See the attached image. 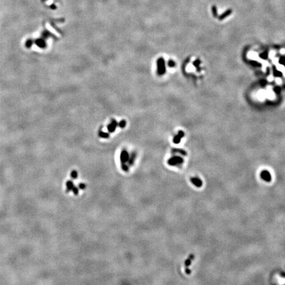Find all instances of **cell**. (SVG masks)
Returning <instances> with one entry per match:
<instances>
[{
    "instance_id": "obj_4",
    "label": "cell",
    "mask_w": 285,
    "mask_h": 285,
    "mask_svg": "<svg viewBox=\"0 0 285 285\" xmlns=\"http://www.w3.org/2000/svg\"><path fill=\"white\" fill-rule=\"evenodd\" d=\"M185 135V133L183 131H179L178 133V134L176 135H175L173 138V142L174 144H179L181 141L182 139L184 137Z\"/></svg>"
},
{
    "instance_id": "obj_12",
    "label": "cell",
    "mask_w": 285,
    "mask_h": 285,
    "mask_svg": "<svg viewBox=\"0 0 285 285\" xmlns=\"http://www.w3.org/2000/svg\"><path fill=\"white\" fill-rule=\"evenodd\" d=\"M98 135H99V136H100V137H102V138L108 139L109 137L108 133H106V132H104V131H99Z\"/></svg>"
},
{
    "instance_id": "obj_13",
    "label": "cell",
    "mask_w": 285,
    "mask_h": 285,
    "mask_svg": "<svg viewBox=\"0 0 285 285\" xmlns=\"http://www.w3.org/2000/svg\"><path fill=\"white\" fill-rule=\"evenodd\" d=\"M250 64L251 65L254 66V67H261V64L260 63H259V62H256V61H251L250 62Z\"/></svg>"
},
{
    "instance_id": "obj_14",
    "label": "cell",
    "mask_w": 285,
    "mask_h": 285,
    "mask_svg": "<svg viewBox=\"0 0 285 285\" xmlns=\"http://www.w3.org/2000/svg\"><path fill=\"white\" fill-rule=\"evenodd\" d=\"M118 125L120 128H124L126 125V122L125 120H122L119 123H118Z\"/></svg>"
},
{
    "instance_id": "obj_10",
    "label": "cell",
    "mask_w": 285,
    "mask_h": 285,
    "mask_svg": "<svg viewBox=\"0 0 285 285\" xmlns=\"http://www.w3.org/2000/svg\"><path fill=\"white\" fill-rule=\"evenodd\" d=\"M136 158V154L135 152H133V153L131 154V155L130 157H129V159H128V162H129V164L130 165H132L133 164V162H134V160Z\"/></svg>"
},
{
    "instance_id": "obj_6",
    "label": "cell",
    "mask_w": 285,
    "mask_h": 285,
    "mask_svg": "<svg viewBox=\"0 0 285 285\" xmlns=\"http://www.w3.org/2000/svg\"><path fill=\"white\" fill-rule=\"evenodd\" d=\"M129 157V155H128V152L125 150H123V151H122L120 155V160L122 163H125L127 161H128Z\"/></svg>"
},
{
    "instance_id": "obj_20",
    "label": "cell",
    "mask_w": 285,
    "mask_h": 285,
    "mask_svg": "<svg viewBox=\"0 0 285 285\" xmlns=\"http://www.w3.org/2000/svg\"><path fill=\"white\" fill-rule=\"evenodd\" d=\"M67 188H69V189H71V188H73V183L71 182H70V181L67 182Z\"/></svg>"
},
{
    "instance_id": "obj_21",
    "label": "cell",
    "mask_w": 285,
    "mask_h": 285,
    "mask_svg": "<svg viewBox=\"0 0 285 285\" xmlns=\"http://www.w3.org/2000/svg\"><path fill=\"white\" fill-rule=\"evenodd\" d=\"M199 65H200V62H199V60H195L194 62H193V65H194L195 67H198Z\"/></svg>"
},
{
    "instance_id": "obj_5",
    "label": "cell",
    "mask_w": 285,
    "mask_h": 285,
    "mask_svg": "<svg viewBox=\"0 0 285 285\" xmlns=\"http://www.w3.org/2000/svg\"><path fill=\"white\" fill-rule=\"evenodd\" d=\"M190 181L193 185L197 188H201L203 185V182L201 179H199L198 177H193L190 178Z\"/></svg>"
},
{
    "instance_id": "obj_15",
    "label": "cell",
    "mask_w": 285,
    "mask_h": 285,
    "mask_svg": "<svg viewBox=\"0 0 285 285\" xmlns=\"http://www.w3.org/2000/svg\"><path fill=\"white\" fill-rule=\"evenodd\" d=\"M279 63H280V64L282 65H283L284 67H285V58H284V57H282V58H280Z\"/></svg>"
},
{
    "instance_id": "obj_17",
    "label": "cell",
    "mask_w": 285,
    "mask_h": 285,
    "mask_svg": "<svg viewBox=\"0 0 285 285\" xmlns=\"http://www.w3.org/2000/svg\"><path fill=\"white\" fill-rule=\"evenodd\" d=\"M122 168L123 169V170H124V171H128V166L125 163H122Z\"/></svg>"
},
{
    "instance_id": "obj_7",
    "label": "cell",
    "mask_w": 285,
    "mask_h": 285,
    "mask_svg": "<svg viewBox=\"0 0 285 285\" xmlns=\"http://www.w3.org/2000/svg\"><path fill=\"white\" fill-rule=\"evenodd\" d=\"M118 125V123H117L115 119H112L111 122V123L108 125V130L110 133H113V132L115 131L117 125Z\"/></svg>"
},
{
    "instance_id": "obj_8",
    "label": "cell",
    "mask_w": 285,
    "mask_h": 285,
    "mask_svg": "<svg viewBox=\"0 0 285 285\" xmlns=\"http://www.w3.org/2000/svg\"><path fill=\"white\" fill-rule=\"evenodd\" d=\"M194 259H195V255H193V254H190V255H189V257H188L185 261V267H188L189 266H190L191 264L192 261H193Z\"/></svg>"
},
{
    "instance_id": "obj_18",
    "label": "cell",
    "mask_w": 285,
    "mask_h": 285,
    "mask_svg": "<svg viewBox=\"0 0 285 285\" xmlns=\"http://www.w3.org/2000/svg\"><path fill=\"white\" fill-rule=\"evenodd\" d=\"M71 176L73 178H76L77 177V172L75 171V170H73V171H72V172H71Z\"/></svg>"
},
{
    "instance_id": "obj_23",
    "label": "cell",
    "mask_w": 285,
    "mask_h": 285,
    "mask_svg": "<svg viewBox=\"0 0 285 285\" xmlns=\"http://www.w3.org/2000/svg\"><path fill=\"white\" fill-rule=\"evenodd\" d=\"M185 273H186L188 275L191 274V270L189 269V268H188V267H186V268H185Z\"/></svg>"
},
{
    "instance_id": "obj_19",
    "label": "cell",
    "mask_w": 285,
    "mask_h": 285,
    "mask_svg": "<svg viewBox=\"0 0 285 285\" xmlns=\"http://www.w3.org/2000/svg\"><path fill=\"white\" fill-rule=\"evenodd\" d=\"M168 65L169 67H174V66H175L176 64H175V62H173L172 60H170L168 62Z\"/></svg>"
},
{
    "instance_id": "obj_22",
    "label": "cell",
    "mask_w": 285,
    "mask_h": 285,
    "mask_svg": "<svg viewBox=\"0 0 285 285\" xmlns=\"http://www.w3.org/2000/svg\"><path fill=\"white\" fill-rule=\"evenodd\" d=\"M274 91L275 92H277V93H279L280 91H281V89L278 86H277V87H275L274 89Z\"/></svg>"
},
{
    "instance_id": "obj_25",
    "label": "cell",
    "mask_w": 285,
    "mask_h": 285,
    "mask_svg": "<svg viewBox=\"0 0 285 285\" xmlns=\"http://www.w3.org/2000/svg\"><path fill=\"white\" fill-rule=\"evenodd\" d=\"M79 187L81 188V189H83V188H85V185H84V184H80Z\"/></svg>"
},
{
    "instance_id": "obj_24",
    "label": "cell",
    "mask_w": 285,
    "mask_h": 285,
    "mask_svg": "<svg viewBox=\"0 0 285 285\" xmlns=\"http://www.w3.org/2000/svg\"><path fill=\"white\" fill-rule=\"evenodd\" d=\"M261 85H262V86H265V85H266V83H267V82H266L265 81H264V80H263V81H261Z\"/></svg>"
},
{
    "instance_id": "obj_11",
    "label": "cell",
    "mask_w": 285,
    "mask_h": 285,
    "mask_svg": "<svg viewBox=\"0 0 285 285\" xmlns=\"http://www.w3.org/2000/svg\"><path fill=\"white\" fill-rule=\"evenodd\" d=\"M273 75H274L275 77H282V72H281L280 71L277 70L275 67H274V68H273Z\"/></svg>"
},
{
    "instance_id": "obj_9",
    "label": "cell",
    "mask_w": 285,
    "mask_h": 285,
    "mask_svg": "<svg viewBox=\"0 0 285 285\" xmlns=\"http://www.w3.org/2000/svg\"><path fill=\"white\" fill-rule=\"evenodd\" d=\"M172 153L180 154V155H183V156H186L187 155L186 151H185L184 150H182V149H172Z\"/></svg>"
},
{
    "instance_id": "obj_16",
    "label": "cell",
    "mask_w": 285,
    "mask_h": 285,
    "mask_svg": "<svg viewBox=\"0 0 285 285\" xmlns=\"http://www.w3.org/2000/svg\"><path fill=\"white\" fill-rule=\"evenodd\" d=\"M267 56H268V54H267V52H263V53H262L261 54H260L261 58H262V59H267Z\"/></svg>"
},
{
    "instance_id": "obj_3",
    "label": "cell",
    "mask_w": 285,
    "mask_h": 285,
    "mask_svg": "<svg viewBox=\"0 0 285 285\" xmlns=\"http://www.w3.org/2000/svg\"><path fill=\"white\" fill-rule=\"evenodd\" d=\"M260 176L264 181L267 182H271V175L270 172L269 171H267V170H263L261 172Z\"/></svg>"
},
{
    "instance_id": "obj_26",
    "label": "cell",
    "mask_w": 285,
    "mask_h": 285,
    "mask_svg": "<svg viewBox=\"0 0 285 285\" xmlns=\"http://www.w3.org/2000/svg\"><path fill=\"white\" fill-rule=\"evenodd\" d=\"M73 191H75V193H77V189L76 188H73Z\"/></svg>"
},
{
    "instance_id": "obj_2",
    "label": "cell",
    "mask_w": 285,
    "mask_h": 285,
    "mask_svg": "<svg viewBox=\"0 0 285 285\" xmlns=\"http://www.w3.org/2000/svg\"><path fill=\"white\" fill-rule=\"evenodd\" d=\"M183 162H184V159L178 156H172L168 160V165L170 166H177L182 165Z\"/></svg>"
},
{
    "instance_id": "obj_1",
    "label": "cell",
    "mask_w": 285,
    "mask_h": 285,
    "mask_svg": "<svg viewBox=\"0 0 285 285\" xmlns=\"http://www.w3.org/2000/svg\"><path fill=\"white\" fill-rule=\"evenodd\" d=\"M166 73L165 59L162 58H159L157 60V74L159 76L163 75Z\"/></svg>"
}]
</instances>
